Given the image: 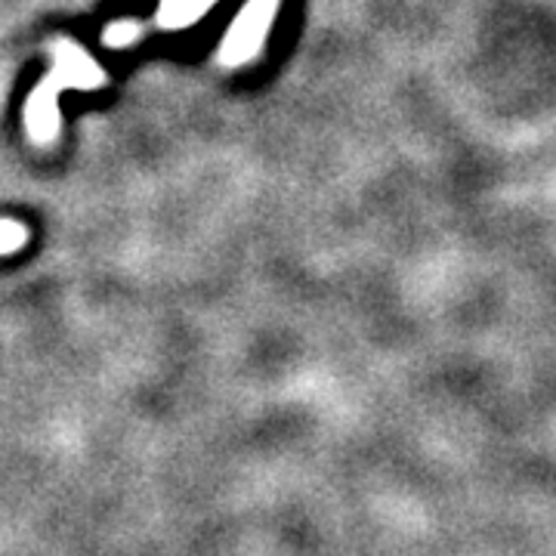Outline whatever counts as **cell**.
<instances>
[{
	"label": "cell",
	"mask_w": 556,
	"mask_h": 556,
	"mask_svg": "<svg viewBox=\"0 0 556 556\" xmlns=\"http://www.w3.org/2000/svg\"><path fill=\"white\" fill-rule=\"evenodd\" d=\"M278 7L281 0H248L239 10V16L232 20L226 38L219 43L217 62L223 68H241L248 62L260 56V50L266 47L269 28L278 20Z\"/></svg>",
	"instance_id": "obj_1"
},
{
	"label": "cell",
	"mask_w": 556,
	"mask_h": 556,
	"mask_svg": "<svg viewBox=\"0 0 556 556\" xmlns=\"http://www.w3.org/2000/svg\"><path fill=\"white\" fill-rule=\"evenodd\" d=\"M65 90L60 80L53 75L40 78V84L31 90V97L25 102V112H22V124L28 130V139L47 149L60 139L62 115H60V93Z\"/></svg>",
	"instance_id": "obj_2"
},
{
	"label": "cell",
	"mask_w": 556,
	"mask_h": 556,
	"mask_svg": "<svg viewBox=\"0 0 556 556\" xmlns=\"http://www.w3.org/2000/svg\"><path fill=\"white\" fill-rule=\"evenodd\" d=\"M50 75L60 80L65 90H97L105 84V72H102L97 60L75 43V40H56L53 43V68Z\"/></svg>",
	"instance_id": "obj_3"
},
{
	"label": "cell",
	"mask_w": 556,
	"mask_h": 556,
	"mask_svg": "<svg viewBox=\"0 0 556 556\" xmlns=\"http://www.w3.org/2000/svg\"><path fill=\"white\" fill-rule=\"evenodd\" d=\"M217 0H161L159 3V25L164 31H179L189 28L211 13Z\"/></svg>",
	"instance_id": "obj_4"
},
{
	"label": "cell",
	"mask_w": 556,
	"mask_h": 556,
	"mask_svg": "<svg viewBox=\"0 0 556 556\" xmlns=\"http://www.w3.org/2000/svg\"><path fill=\"white\" fill-rule=\"evenodd\" d=\"M142 38V25L137 20H118L112 22L109 28H105V47H112V50H124V47H134L137 40Z\"/></svg>",
	"instance_id": "obj_5"
},
{
	"label": "cell",
	"mask_w": 556,
	"mask_h": 556,
	"mask_svg": "<svg viewBox=\"0 0 556 556\" xmlns=\"http://www.w3.org/2000/svg\"><path fill=\"white\" fill-rule=\"evenodd\" d=\"M25 244H28V226H22L16 217L3 219V254L13 257Z\"/></svg>",
	"instance_id": "obj_6"
}]
</instances>
